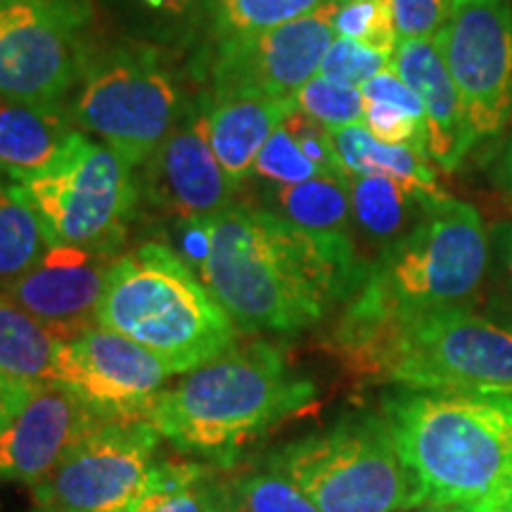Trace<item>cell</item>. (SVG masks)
Masks as SVG:
<instances>
[{"instance_id":"1","label":"cell","mask_w":512,"mask_h":512,"mask_svg":"<svg viewBox=\"0 0 512 512\" xmlns=\"http://www.w3.org/2000/svg\"><path fill=\"white\" fill-rule=\"evenodd\" d=\"M209 254L197 275L245 332H302L366 278L351 242H332L273 211L233 202L204 216Z\"/></svg>"},{"instance_id":"2","label":"cell","mask_w":512,"mask_h":512,"mask_svg":"<svg viewBox=\"0 0 512 512\" xmlns=\"http://www.w3.org/2000/svg\"><path fill=\"white\" fill-rule=\"evenodd\" d=\"M332 349L356 380L415 392L512 394V325L470 306L411 318L344 311Z\"/></svg>"},{"instance_id":"3","label":"cell","mask_w":512,"mask_h":512,"mask_svg":"<svg viewBox=\"0 0 512 512\" xmlns=\"http://www.w3.org/2000/svg\"><path fill=\"white\" fill-rule=\"evenodd\" d=\"M384 420L415 482V508H477L512 489L510 394L403 392Z\"/></svg>"},{"instance_id":"4","label":"cell","mask_w":512,"mask_h":512,"mask_svg":"<svg viewBox=\"0 0 512 512\" xmlns=\"http://www.w3.org/2000/svg\"><path fill=\"white\" fill-rule=\"evenodd\" d=\"M313 382L287 368L271 344L230 347L164 387L147 425L181 451L233 456L240 446L313 401Z\"/></svg>"},{"instance_id":"5","label":"cell","mask_w":512,"mask_h":512,"mask_svg":"<svg viewBox=\"0 0 512 512\" xmlns=\"http://www.w3.org/2000/svg\"><path fill=\"white\" fill-rule=\"evenodd\" d=\"M98 325L152 351L171 375L214 361L235 339V323L200 275L176 249L157 242H145L112 261Z\"/></svg>"},{"instance_id":"6","label":"cell","mask_w":512,"mask_h":512,"mask_svg":"<svg viewBox=\"0 0 512 512\" xmlns=\"http://www.w3.org/2000/svg\"><path fill=\"white\" fill-rule=\"evenodd\" d=\"M486 266L489 235L482 216L448 195L413 233L377 254L344 311L411 318L470 306Z\"/></svg>"},{"instance_id":"7","label":"cell","mask_w":512,"mask_h":512,"mask_svg":"<svg viewBox=\"0 0 512 512\" xmlns=\"http://www.w3.org/2000/svg\"><path fill=\"white\" fill-rule=\"evenodd\" d=\"M320 512H399L415 508V482L384 415H349L266 460Z\"/></svg>"},{"instance_id":"8","label":"cell","mask_w":512,"mask_h":512,"mask_svg":"<svg viewBox=\"0 0 512 512\" xmlns=\"http://www.w3.org/2000/svg\"><path fill=\"white\" fill-rule=\"evenodd\" d=\"M50 245L114 254L136 216L133 166L110 145L74 131L48 171L22 183Z\"/></svg>"},{"instance_id":"9","label":"cell","mask_w":512,"mask_h":512,"mask_svg":"<svg viewBox=\"0 0 512 512\" xmlns=\"http://www.w3.org/2000/svg\"><path fill=\"white\" fill-rule=\"evenodd\" d=\"M181 112L176 83L150 48H117L95 57L74 102L76 124L131 166L150 159Z\"/></svg>"},{"instance_id":"10","label":"cell","mask_w":512,"mask_h":512,"mask_svg":"<svg viewBox=\"0 0 512 512\" xmlns=\"http://www.w3.org/2000/svg\"><path fill=\"white\" fill-rule=\"evenodd\" d=\"M88 0H0V100L55 105L83 79Z\"/></svg>"},{"instance_id":"11","label":"cell","mask_w":512,"mask_h":512,"mask_svg":"<svg viewBox=\"0 0 512 512\" xmlns=\"http://www.w3.org/2000/svg\"><path fill=\"white\" fill-rule=\"evenodd\" d=\"M456 83L472 145L512 117V8L508 0H453L434 36Z\"/></svg>"},{"instance_id":"12","label":"cell","mask_w":512,"mask_h":512,"mask_svg":"<svg viewBox=\"0 0 512 512\" xmlns=\"http://www.w3.org/2000/svg\"><path fill=\"white\" fill-rule=\"evenodd\" d=\"M157 437L159 432L145 422L107 420L34 484L36 510L128 512L143 496L157 463Z\"/></svg>"},{"instance_id":"13","label":"cell","mask_w":512,"mask_h":512,"mask_svg":"<svg viewBox=\"0 0 512 512\" xmlns=\"http://www.w3.org/2000/svg\"><path fill=\"white\" fill-rule=\"evenodd\" d=\"M342 0H325L309 15L280 27L221 41L211 67L214 102L235 98L292 100L320 72L335 41Z\"/></svg>"},{"instance_id":"14","label":"cell","mask_w":512,"mask_h":512,"mask_svg":"<svg viewBox=\"0 0 512 512\" xmlns=\"http://www.w3.org/2000/svg\"><path fill=\"white\" fill-rule=\"evenodd\" d=\"M171 370L138 342L93 325L62 347L57 382L79 392L107 420L145 422Z\"/></svg>"},{"instance_id":"15","label":"cell","mask_w":512,"mask_h":512,"mask_svg":"<svg viewBox=\"0 0 512 512\" xmlns=\"http://www.w3.org/2000/svg\"><path fill=\"white\" fill-rule=\"evenodd\" d=\"M147 202L176 219H204L233 204L230 181L211 150L209 110H188L145 162Z\"/></svg>"},{"instance_id":"16","label":"cell","mask_w":512,"mask_h":512,"mask_svg":"<svg viewBox=\"0 0 512 512\" xmlns=\"http://www.w3.org/2000/svg\"><path fill=\"white\" fill-rule=\"evenodd\" d=\"M107 418L67 384L31 389L8 427L0 430V479L43 482Z\"/></svg>"},{"instance_id":"17","label":"cell","mask_w":512,"mask_h":512,"mask_svg":"<svg viewBox=\"0 0 512 512\" xmlns=\"http://www.w3.org/2000/svg\"><path fill=\"white\" fill-rule=\"evenodd\" d=\"M114 256L69 245L48 252L3 294L46 323L64 342L98 325V306Z\"/></svg>"},{"instance_id":"18","label":"cell","mask_w":512,"mask_h":512,"mask_svg":"<svg viewBox=\"0 0 512 512\" xmlns=\"http://www.w3.org/2000/svg\"><path fill=\"white\" fill-rule=\"evenodd\" d=\"M392 69L418 95L427 119V157L444 171L458 169L472 147L463 105L434 38H406L392 57Z\"/></svg>"},{"instance_id":"19","label":"cell","mask_w":512,"mask_h":512,"mask_svg":"<svg viewBox=\"0 0 512 512\" xmlns=\"http://www.w3.org/2000/svg\"><path fill=\"white\" fill-rule=\"evenodd\" d=\"M349 197L356 228L382 252L413 233L448 195L439 185L389 176H349Z\"/></svg>"},{"instance_id":"20","label":"cell","mask_w":512,"mask_h":512,"mask_svg":"<svg viewBox=\"0 0 512 512\" xmlns=\"http://www.w3.org/2000/svg\"><path fill=\"white\" fill-rule=\"evenodd\" d=\"M60 102L0 100V174L24 183L55 164L72 138Z\"/></svg>"},{"instance_id":"21","label":"cell","mask_w":512,"mask_h":512,"mask_svg":"<svg viewBox=\"0 0 512 512\" xmlns=\"http://www.w3.org/2000/svg\"><path fill=\"white\" fill-rule=\"evenodd\" d=\"M294 110L292 100L235 98L209 107L211 150L230 181L240 185L252 174L261 147Z\"/></svg>"},{"instance_id":"22","label":"cell","mask_w":512,"mask_h":512,"mask_svg":"<svg viewBox=\"0 0 512 512\" xmlns=\"http://www.w3.org/2000/svg\"><path fill=\"white\" fill-rule=\"evenodd\" d=\"M268 211L292 226L309 230L332 242H351V197L349 178L318 176L294 185L268 183L264 190Z\"/></svg>"},{"instance_id":"23","label":"cell","mask_w":512,"mask_h":512,"mask_svg":"<svg viewBox=\"0 0 512 512\" xmlns=\"http://www.w3.org/2000/svg\"><path fill=\"white\" fill-rule=\"evenodd\" d=\"M64 339L0 292V373L27 387L57 382Z\"/></svg>"},{"instance_id":"24","label":"cell","mask_w":512,"mask_h":512,"mask_svg":"<svg viewBox=\"0 0 512 512\" xmlns=\"http://www.w3.org/2000/svg\"><path fill=\"white\" fill-rule=\"evenodd\" d=\"M361 93L366 100L363 126L380 143L406 145L427 155L425 107L392 67L363 83Z\"/></svg>"},{"instance_id":"25","label":"cell","mask_w":512,"mask_h":512,"mask_svg":"<svg viewBox=\"0 0 512 512\" xmlns=\"http://www.w3.org/2000/svg\"><path fill=\"white\" fill-rule=\"evenodd\" d=\"M332 140L347 176H389L408 183L437 185L430 157L406 145L380 143L363 124L335 128Z\"/></svg>"},{"instance_id":"26","label":"cell","mask_w":512,"mask_h":512,"mask_svg":"<svg viewBox=\"0 0 512 512\" xmlns=\"http://www.w3.org/2000/svg\"><path fill=\"white\" fill-rule=\"evenodd\" d=\"M50 240L22 183L0 174V292L48 252Z\"/></svg>"},{"instance_id":"27","label":"cell","mask_w":512,"mask_h":512,"mask_svg":"<svg viewBox=\"0 0 512 512\" xmlns=\"http://www.w3.org/2000/svg\"><path fill=\"white\" fill-rule=\"evenodd\" d=\"M219 512H320L309 496L273 467L211 479Z\"/></svg>"},{"instance_id":"28","label":"cell","mask_w":512,"mask_h":512,"mask_svg":"<svg viewBox=\"0 0 512 512\" xmlns=\"http://www.w3.org/2000/svg\"><path fill=\"white\" fill-rule=\"evenodd\" d=\"M325 0H207L211 24L221 41L259 34L309 15Z\"/></svg>"},{"instance_id":"29","label":"cell","mask_w":512,"mask_h":512,"mask_svg":"<svg viewBox=\"0 0 512 512\" xmlns=\"http://www.w3.org/2000/svg\"><path fill=\"white\" fill-rule=\"evenodd\" d=\"M335 36L394 57L401 38L392 0H342L335 15Z\"/></svg>"},{"instance_id":"30","label":"cell","mask_w":512,"mask_h":512,"mask_svg":"<svg viewBox=\"0 0 512 512\" xmlns=\"http://www.w3.org/2000/svg\"><path fill=\"white\" fill-rule=\"evenodd\" d=\"M292 102L299 112L309 114L323 126H328L330 131L363 124V114H366V100H363L361 88L325 79L320 74L306 81L292 95Z\"/></svg>"},{"instance_id":"31","label":"cell","mask_w":512,"mask_h":512,"mask_svg":"<svg viewBox=\"0 0 512 512\" xmlns=\"http://www.w3.org/2000/svg\"><path fill=\"white\" fill-rule=\"evenodd\" d=\"M252 174L264 178L273 185H294L311 181V178L325 176L309 157L304 155L302 147L294 143L290 131L280 124L273 136L261 147L259 157L252 166Z\"/></svg>"},{"instance_id":"32","label":"cell","mask_w":512,"mask_h":512,"mask_svg":"<svg viewBox=\"0 0 512 512\" xmlns=\"http://www.w3.org/2000/svg\"><path fill=\"white\" fill-rule=\"evenodd\" d=\"M389 67H392V57L375 53V50L349 41V38H335L323 57L318 74L337 83L361 88L363 83Z\"/></svg>"},{"instance_id":"33","label":"cell","mask_w":512,"mask_h":512,"mask_svg":"<svg viewBox=\"0 0 512 512\" xmlns=\"http://www.w3.org/2000/svg\"><path fill=\"white\" fill-rule=\"evenodd\" d=\"M283 126L290 131L294 143L302 147L304 155L309 157L325 176L349 178L342 162H339L335 140H332V131L328 126H323L320 121L309 117V114L299 112L297 107L287 114Z\"/></svg>"},{"instance_id":"34","label":"cell","mask_w":512,"mask_h":512,"mask_svg":"<svg viewBox=\"0 0 512 512\" xmlns=\"http://www.w3.org/2000/svg\"><path fill=\"white\" fill-rule=\"evenodd\" d=\"M453 0H392L399 38H434L446 24Z\"/></svg>"},{"instance_id":"35","label":"cell","mask_w":512,"mask_h":512,"mask_svg":"<svg viewBox=\"0 0 512 512\" xmlns=\"http://www.w3.org/2000/svg\"><path fill=\"white\" fill-rule=\"evenodd\" d=\"M211 479L204 477L200 484L190 486V489L178 491V494H157V491H147L133 503L128 512H219L216 510L214 486Z\"/></svg>"},{"instance_id":"36","label":"cell","mask_w":512,"mask_h":512,"mask_svg":"<svg viewBox=\"0 0 512 512\" xmlns=\"http://www.w3.org/2000/svg\"><path fill=\"white\" fill-rule=\"evenodd\" d=\"M31 394V387L10 380L8 375L0 373V430L10 425V420L22 411Z\"/></svg>"},{"instance_id":"37","label":"cell","mask_w":512,"mask_h":512,"mask_svg":"<svg viewBox=\"0 0 512 512\" xmlns=\"http://www.w3.org/2000/svg\"><path fill=\"white\" fill-rule=\"evenodd\" d=\"M491 242H494L498 261H501L503 271L508 273L512 283V221H503L491 230Z\"/></svg>"},{"instance_id":"38","label":"cell","mask_w":512,"mask_h":512,"mask_svg":"<svg viewBox=\"0 0 512 512\" xmlns=\"http://www.w3.org/2000/svg\"><path fill=\"white\" fill-rule=\"evenodd\" d=\"M494 178L496 183L501 185V190L508 192L512 197V131L508 143L503 145V152L498 155V162L494 166Z\"/></svg>"},{"instance_id":"39","label":"cell","mask_w":512,"mask_h":512,"mask_svg":"<svg viewBox=\"0 0 512 512\" xmlns=\"http://www.w3.org/2000/svg\"><path fill=\"white\" fill-rule=\"evenodd\" d=\"M140 3H143L145 8L162 12V15L178 17V15H183V12L188 10L195 0H140Z\"/></svg>"},{"instance_id":"40","label":"cell","mask_w":512,"mask_h":512,"mask_svg":"<svg viewBox=\"0 0 512 512\" xmlns=\"http://www.w3.org/2000/svg\"><path fill=\"white\" fill-rule=\"evenodd\" d=\"M477 512H512V489L505 494L491 498L482 505H477Z\"/></svg>"},{"instance_id":"41","label":"cell","mask_w":512,"mask_h":512,"mask_svg":"<svg viewBox=\"0 0 512 512\" xmlns=\"http://www.w3.org/2000/svg\"><path fill=\"white\" fill-rule=\"evenodd\" d=\"M406 512H477V508H439V505H418Z\"/></svg>"},{"instance_id":"42","label":"cell","mask_w":512,"mask_h":512,"mask_svg":"<svg viewBox=\"0 0 512 512\" xmlns=\"http://www.w3.org/2000/svg\"><path fill=\"white\" fill-rule=\"evenodd\" d=\"M36 512H43V510H36Z\"/></svg>"},{"instance_id":"43","label":"cell","mask_w":512,"mask_h":512,"mask_svg":"<svg viewBox=\"0 0 512 512\" xmlns=\"http://www.w3.org/2000/svg\"><path fill=\"white\" fill-rule=\"evenodd\" d=\"M510 399H512V394H510Z\"/></svg>"}]
</instances>
